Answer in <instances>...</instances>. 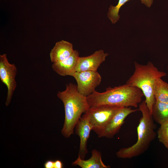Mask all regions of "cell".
<instances>
[{
    "instance_id": "cell-3",
    "label": "cell",
    "mask_w": 168,
    "mask_h": 168,
    "mask_svg": "<svg viewBox=\"0 0 168 168\" xmlns=\"http://www.w3.org/2000/svg\"><path fill=\"white\" fill-rule=\"evenodd\" d=\"M138 110L142 114L137 127L138 138L132 146L120 149L116 153L119 158H131L144 153L149 147L156 136V126L152 114L145 101L139 104Z\"/></svg>"
},
{
    "instance_id": "cell-16",
    "label": "cell",
    "mask_w": 168,
    "mask_h": 168,
    "mask_svg": "<svg viewBox=\"0 0 168 168\" xmlns=\"http://www.w3.org/2000/svg\"><path fill=\"white\" fill-rule=\"evenodd\" d=\"M130 0H119L115 6L111 5L107 13V16L112 24H115L119 20V12L121 7L126 2Z\"/></svg>"
},
{
    "instance_id": "cell-12",
    "label": "cell",
    "mask_w": 168,
    "mask_h": 168,
    "mask_svg": "<svg viewBox=\"0 0 168 168\" xmlns=\"http://www.w3.org/2000/svg\"><path fill=\"white\" fill-rule=\"evenodd\" d=\"M74 51L70 42L64 40L57 42L50 53V60L53 63L63 61L70 56Z\"/></svg>"
},
{
    "instance_id": "cell-18",
    "label": "cell",
    "mask_w": 168,
    "mask_h": 168,
    "mask_svg": "<svg viewBox=\"0 0 168 168\" xmlns=\"http://www.w3.org/2000/svg\"><path fill=\"white\" fill-rule=\"evenodd\" d=\"M45 168H54V161L48 160L46 161L44 164Z\"/></svg>"
},
{
    "instance_id": "cell-6",
    "label": "cell",
    "mask_w": 168,
    "mask_h": 168,
    "mask_svg": "<svg viewBox=\"0 0 168 168\" xmlns=\"http://www.w3.org/2000/svg\"><path fill=\"white\" fill-rule=\"evenodd\" d=\"M17 69L14 63L8 61L6 54L0 55V78L7 87V92L5 104L8 106L17 86L15 80Z\"/></svg>"
},
{
    "instance_id": "cell-10",
    "label": "cell",
    "mask_w": 168,
    "mask_h": 168,
    "mask_svg": "<svg viewBox=\"0 0 168 168\" xmlns=\"http://www.w3.org/2000/svg\"><path fill=\"white\" fill-rule=\"evenodd\" d=\"M75 132L80 138L78 155L84 159L88 153L87 142L92 127L87 117L83 115L78 121L75 127Z\"/></svg>"
},
{
    "instance_id": "cell-7",
    "label": "cell",
    "mask_w": 168,
    "mask_h": 168,
    "mask_svg": "<svg viewBox=\"0 0 168 168\" xmlns=\"http://www.w3.org/2000/svg\"><path fill=\"white\" fill-rule=\"evenodd\" d=\"M76 80L78 91L87 96L95 90L101 81V77L97 72L91 71L76 72L72 75Z\"/></svg>"
},
{
    "instance_id": "cell-20",
    "label": "cell",
    "mask_w": 168,
    "mask_h": 168,
    "mask_svg": "<svg viewBox=\"0 0 168 168\" xmlns=\"http://www.w3.org/2000/svg\"><path fill=\"white\" fill-rule=\"evenodd\" d=\"M63 167L62 162L59 160L54 161V168H62Z\"/></svg>"
},
{
    "instance_id": "cell-2",
    "label": "cell",
    "mask_w": 168,
    "mask_h": 168,
    "mask_svg": "<svg viewBox=\"0 0 168 168\" xmlns=\"http://www.w3.org/2000/svg\"><path fill=\"white\" fill-rule=\"evenodd\" d=\"M57 97L63 102L65 110L64 123L61 132L68 138L73 133L74 129L82 114L90 107L86 97L80 94L77 86L70 83L63 91H58Z\"/></svg>"
},
{
    "instance_id": "cell-14",
    "label": "cell",
    "mask_w": 168,
    "mask_h": 168,
    "mask_svg": "<svg viewBox=\"0 0 168 168\" xmlns=\"http://www.w3.org/2000/svg\"><path fill=\"white\" fill-rule=\"evenodd\" d=\"M151 114L154 120L160 124L168 121V103L155 101Z\"/></svg>"
},
{
    "instance_id": "cell-13",
    "label": "cell",
    "mask_w": 168,
    "mask_h": 168,
    "mask_svg": "<svg viewBox=\"0 0 168 168\" xmlns=\"http://www.w3.org/2000/svg\"><path fill=\"white\" fill-rule=\"evenodd\" d=\"M73 166H78L82 168H109L105 165L101 158V153L95 149L91 151V156L88 160H84L78 155L77 158L72 163Z\"/></svg>"
},
{
    "instance_id": "cell-15",
    "label": "cell",
    "mask_w": 168,
    "mask_h": 168,
    "mask_svg": "<svg viewBox=\"0 0 168 168\" xmlns=\"http://www.w3.org/2000/svg\"><path fill=\"white\" fill-rule=\"evenodd\" d=\"M153 94L156 100L168 103V83L161 78H158L155 83Z\"/></svg>"
},
{
    "instance_id": "cell-5",
    "label": "cell",
    "mask_w": 168,
    "mask_h": 168,
    "mask_svg": "<svg viewBox=\"0 0 168 168\" xmlns=\"http://www.w3.org/2000/svg\"><path fill=\"white\" fill-rule=\"evenodd\" d=\"M121 107L103 105L90 107L85 113L92 127L97 134L108 124Z\"/></svg>"
},
{
    "instance_id": "cell-1",
    "label": "cell",
    "mask_w": 168,
    "mask_h": 168,
    "mask_svg": "<svg viewBox=\"0 0 168 168\" xmlns=\"http://www.w3.org/2000/svg\"><path fill=\"white\" fill-rule=\"evenodd\" d=\"M144 96L139 88L126 83L113 88L109 87L102 92L95 91L86 98L90 107L108 105L137 108Z\"/></svg>"
},
{
    "instance_id": "cell-9",
    "label": "cell",
    "mask_w": 168,
    "mask_h": 168,
    "mask_svg": "<svg viewBox=\"0 0 168 168\" xmlns=\"http://www.w3.org/2000/svg\"><path fill=\"white\" fill-rule=\"evenodd\" d=\"M109 55L103 50L96 51L91 55L79 58L76 68V72L91 71H97L100 65L105 61Z\"/></svg>"
},
{
    "instance_id": "cell-8",
    "label": "cell",
    "mask_w": 168,
    "mask_h": 168,
    "mask_svg": "<svg viewBox=\"0 0 168 168\" xmlns=\"http://www.w3.org/2000/svg\"><path fill=\"white\" fill-rule=\"evenodd\" d=\"M138 110L132 109L131 107H120L108 124L97 134L98 137L113 138L119 132L127 116Z\"/></svg>"
},
{
    "instance_id": "cell-19",
    "label": "cell",
    "mask_w": 168,
    "mask_h": 168,
    "mask_svg": "<svg viewBox=\"0 0 168 168\" xmlns=\"http://www.w3.org/2000/svg\"><path fill=\"white\" fill-rule=\"evenodd\" d=\"M154 0H141L142 4L145 5L146 7H150L152 5Z\"/></svg>"
},
{
    "instance_id": "cell-11",
    "label": "cell",
    "mask_w": 168,
    "mask_h": 168,
    "mask_svg": "<svg viewBox=\"0 0 168 168\" xmlns=\"http://www.w3.org/2000/svg\"><path fill=\"white\" fill-rule=\"evenodd\" d=\"M79 54L74 50L72 54L63 61L53 63L52 68L57 74L61 76H72L76 72V68Z\"/></svg>"
},
{
    "instance_id": "cell-4",
    "label": "cell",
    "mask_w": 168,
    "mask_h": 168,
    "mask_svg": "<svg viewBox=\"0 0 168 168\" xmlns=\"http://www.w3.org/2000/svg\"><path fill=\"white\" fill-rule=\"evenodd\" d=\"M135 71L126 84L137 87L142 91L145 97L144 100L151 114L155 103L153 90L156 80L165 76L166 74L158 70L151 62L143 65L134 62Z\"/></svg>"
},
{
    "instance_id": "cell-17",
    "label": "cell",
    "mask_w": 168,
    "mask_h": 168,
    "mask_svg": "<svg viewBox=\"0 0 168 168\" xmlns=\"http://www.w3.org/2000/svg\"><path fill=\"white\" fill-rule=\"evenodd\" d=\"M157 131L159 141L168 149V121L160 124Z\"/></svg>"
}]
</instances>
